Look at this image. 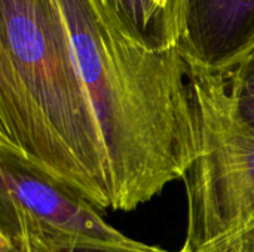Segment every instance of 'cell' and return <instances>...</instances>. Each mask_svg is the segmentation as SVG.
I'll list each match as a JSON object with an SVG mask.
<instances>
[{"mask_svg":"<svg viewBox=\"0 0 254 252\" xmlns=\"http://www.w3.org/2000/svg\"><path fill=\"white\" fill-rule=\"evenodd\" d=\"M131 40L153 49H179L186 30L188 0H94Z\"/></svg>","mask_w":254,"mask_h":252,"instance_id":"obj_6","label":"cell"},{"mask_svg":"<svg viewBox=\"0 0 254 252\" xmlns=\"http://www.w3.org/2000/svg\"><path fill=\"white\" fill-rule=\"evenodd\" d=\"M0 150L112 209L103 138L58 0H0Z\"/></svg>","mask_w":254,"mask_h":252,"instance_id":"obj_2","label":"cell"},{"mask_svg":"<svg viewBox=\"0 0 254 252\" xmlns=\"http://www.w3.org/2000/svg\"><path fill=\"white\" fill-rule=\"evenodd\" d=\"M104 144L112 208L134 211L195 154L188 62L127 37L94 0H58Z\"/></svg>","mask_w":254,"mask_h":252,"instance_id":"obj_1","label":"cell"},{"mask_svg":"<svg viewBox=\"0 0 254 252\" xmlns=\"http://www.w3.org/2000/svg\"><path fill=\"white\" fill-rule=\"evenodd\" d=\"M199 252H254V230L229 241L211 245Z\"/></svg>","mask_w":254,"mask_h":252,"instance_id":"obj_9","label":"cell"},{"mask_svg":"<svg viewBox=\"0 0 254 252\" xmlns=\"http://www.w3.org/2000/svg\"><path fill=\"white\" fill-rule=\"evenodd\" d=\"M186 62L195 154L183 178L185 244L199 252L254 230V128L240 114L226 74Z\"/></svg>","mask_w":254,"mask_h":252,"instance_id":"obj_3","label":"cell"},{"mask_svg":"<svg viewBox=\"0 0 254 252\" xmlns=\"http://www.w3.org/2000/svg\"><path fill=\"white\" fill-rule=\"evenodd\" d=\"M0 235L10 238L19 252H193L186 244L180 251H167L138 241L118 245L65 235L42 226L6 199H0Z\"/></svg>","mask_w":254,"mask_h":252,"instance_id":"obj_7","label":"cell"},{"mask_svg":"<svg viewBox=\"0 0 254 252\" xmlns=\"http://www.w3.org/2000/svg\"><path fill=\"white\" fill-rule=\"evenodd\" d=\"M226 79L240 114L254 128V48L226 74Z\"/></svg>","mask_w":254,"mask_h":252,"instance_id":"obj_8","label":"cell"},{"mask_svg":"<svg viewBox=\"0 0 254 252\" xmlns=\"http://www.w3.org/2000/svg\"><path fill=\"white\" fill-rule=\"evenodd\" d=\"M254 48V0H188L186 61L228 74Z\"/></svg>","mask_w":254,"mask_h":252,"instance_id":"obj_5","label":"cell"},{"mask_svg":"<svg viewBox=\"0 0 254 252\" xmlns=\"http://www.w3.org/2000/svg\"><path fill=\"white\" fill-rule=\"evenodd\" d=\"M0 199L9 201L48 229L107 244L135 242L104 221L79 193L4 150H0Z\"/></svg>","mask_w":254,"mask_h":252,"instance_id":"obj_4","label":"cell"}]
</instances>
